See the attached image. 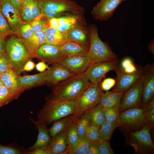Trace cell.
<instances>
[{
  "instance_id": "1",
  "label": "cell",
  "mask_w": 154,
  "mask_h": 154,
  "mask_svg": "<svg viewBox=\"0 0 154 154\" xmlns=\"http://www.w3.org/2000/svg\"><path fill=\"white\" fill-rule=\"evenodd\" d=\"M92 84L84 72L77 74L55 85L50 97L54 99L74 101Z\"/></svg>"
},
{
  "instance_id": "2",
  "label": "cell",
  "mask_w": 154,
  "mask_h": 154,
  "mask_svg": "<svg viewBox=\"0 0 154 154\" xmlns=\"http://www.w3.org/2000/svg\"><path fill=\"white\" fill-rule=\"evenodd\" d=\"M74 101H67L47 97L46 103L37 114V121L47 125L73 114Z\"/></svg>"
},
{
  "instance_id": "3",
  "label": "cell",
  "mask_w": 154,
  "mask_h": 154,
  "mask_svg": "<svg viewBox=\"0 0 154 154\" xmlns=\"http://www.w3.org/2000/svg\"><path fill=\"white\" fill-rule=\"evenodd\" d=\"M90 44L88 54L92 63L110 62L118 60L116 55L107 43L100 38L97 27L91 25L89 29Z\"/></svg>"
},
{
  "instance_id": "4",
  "label": "cell",
  "mask_w": 154,
  "mask_h": 154,
  "mask_svg": "<svg viewBox=\"0 0 154 154\" xmlns=\"http://www.w3.org/2000/svg\"><path fill=\"white\" fill-rule=\"evenodd\" d=\"M5 50L11 69L19 75L25 64L32 58L26 48L18 38L12 36L5 42Z\"/></svg>"
},
{
  "instance_id": "5",
  "label": "cell",
  "mask_w": 154,
  "mask_h": 154,
  "mask_svg": "<svg viewBox=\"0 0 154 154\" xmlns=\"http://www.w3.org/2000/svg\"><path fill=\"white\" fill-rule=\"evenodd\" d=\"M44 17H54L64 12H82L84 9L72 0H36Z\"/></svg>"
},
{
  "instance_id": "6",
  "label": "cell",
  "mask_w": 154,
  "mask_h": 154,
  "mask_svg": "<svg viewBox=\"0 0 154 154\" xmlns=\"http://www.w3.org/2000/svg\"><path fill=\"white\" fill-rule=\"evenodd\" d=\"M100 84H92L83 91L74 101L73 114L80 117L85 112L100 104L102 92Z\"/></svg>"
},
{
  "instance_id": "7",
  "label": "cell",
  "mask_w": 154,
  "mask_h": 154,
  "mask_svg": "<svg viewBox=\"0 0 154 154\" xmlns=\"http://www.w3.org/2000/svg\"><path fill=\"white\" fill-rule=\"evenodd\" d=\"M130 144L137 153H148L153 151L154 145L150 132V127L144 126L140 130L130 132L129 134Z\"/></svg>"
},
{
  "instance_id": "8",
  "label": "cell",
  "mask_w": 154,
  "mask_h": 154,
  "mask_svg": "<svg viewBox=\"0 0 154 154\" xmlns=\"http://www.w3.org/2000/svg\"><path fill=\"white\" fill-rule=\"evenodd\" d=\"M143 78V72L138 81L126 91L119 106V110L120 111H123L129 108L139 107L141 104Z\"/></svg>"
},
{
  "instance_id": "9",
  "label": "cell",
  "mask_w": 154,
  "mask_h": 154,
  "mask_svg": "<svg viewBox=\"0 0 154 154\" xmlns=\"http://www.w3.org/2000/svg\"><path fill=\"white\" fill-rule=\"evenodd\" d=\"M118 60L92 63L84 72L92 84H100L102 78L109 71L115 70L118 66Z\"/></svg>"
},
{
  "instance_id": "10",
  "label": "cell",
  "mask_w": 154,
  "mask_h": 154,
  "mask_svg": "<svg viewBox=\"0 0 154 154\" xmlns=\"http://www.w3.org/2000/svg\"><path fill=\"white\" fill-rule=\"evenodd\" d=\"M145 122L144 110L139 107L126 110L119 114L117 123L119 125L135 127Z\"/></svg>"
},
{
  "instance_id": "11",
  "label": "cell",
  "mask_w": 154,
  "mask_h": 154,
  "mask_svg": "<svg viewBox=\"0 0 154 154\" xmlns=\"http://www.w3.org/2000/svg\"><path fill=\"white\" fill-rule=\"evenodd\" d=\"M115 71L117 74V80L113 92H125L133 86L139 80L143 74V68L138 69L132 73L125 72L118 66Z\"/></svg>"
},
{
  "instance_id": "12",
  "label": "cell",
  "mask_w": 154,
  "mask_h": 154,
  "mask_svg": "<svg viewBox=\"0 0 154 154\" xmlns=\"http://www.w3.org/2000/svg\"><path fill=\"white\" fill-rule=\"evenodd\" d=\"M126 0H100L91 12L94 17L100 21H107L119 6Z\"/></svg>"
},
{
  "instance_id": "13",
  "label": "cell",
  "mask_w": 154,
  "mask_h": 154,
  "mask_svg": "<svg viewBox=\"0 0 154 154\" xmlns=\"http://www.w3.org/2000/svg\"><path fill=\"white\" fill-rule=\"evenodd\" d=\"M144 78L141 104L145 106L154 98V64H147L143 68Z\"/></svg>"
},
{
  "instance_id": "14",
  "label": "cell",
  "mask_w": 154,
  "mask_h": 154,
  "mask_svg": "<svg viewBox=\"0 0 154 154\" xmlns=\"http://www.w3.org/2000/svg\"><path fill=\"white\" fill-rule=\"evenodd\" d=\"M60 63L77 74L84 72L92 61L87 54L66 57Z\"/></svg>"
},
{
  "instance_id": "15",
  "label": "cell",
  "mask_w": 154,
  "mask_h": 154,
  "mask_svg": "<svg viewBox=\"0 0 154 154\" xmlns=\"http://www.w3.org/2000/svg\"><path fill=\"white\" fill-rule=\"evenodd\" d=\"M76 75L60 63L54 64L47 70L46 83L55 86L61 82Z\"/></svg>"
},
{
  "instance_id": "16",
  "label": "cell",
  "mask_w": 154,
  "mask_h": 154,
  "mask_svg": "<svg viewBox=\"0 0 154 154\" xmlns=\"http://www.w3.org/2000/svg\"><path fill=\"white\" fill-rule=\"evenodd\" d=\"M59 47L44 43L37 50L35 57L52 64L60 63L65 57L60 52Z\"/></svg>"
},
{
  "instance_id": "17",
  "label": "cell",
  "mask_w": 154,
  "mask_h": 154,
  "mask_svg": "<svg viewBox=\"0 0 154 154\" xmlns=\"http://www.w3.org/2000/svg\"><path fill=\"white\" fill-rule=\"evenodd\" d=\"M1 3V12L15 34L24 22L9 0H4Z\"/></svg>"
},
{
  "instance_id": "18",
  "label": "cell",
  "mask_w": 154,
  "mask_h": 154,
  "mask_svg": "<svg viewBox=\"0 0 154 154\" xmlns=\"http://www.w3.org/2000/svg\"><path fill=\"white\" fill-rule=\"evenodd\" d=\"M19 75L11 69L0 76V80L3 86L9 90L15 100L18 98L25 90L19 82Z\"/></svg>"
},
{
  "instance_id": "19",
  "label": "cell",
  "mask_w": 154,
  "mask_h": 154,
  "mask_svg": "<svg viewBox=\"0 0 154 154\" xmlns=\"http://www.w3.org/2000/svg\"><path fill=\"white\" fill-rule=\"evenodd\" d=\"M45 29L35 32L30 38L24 39L18 38L24 44L31 58L35 57L36 52L38 48L45 43Z\"/></svg>"
},
{
  "instance_id": "20",
  "label": "cell",
  "mask_w": 154,
  "mask_h": 154,
  "mask_svg": "<svg viewBox=\"0 0 154 154\" xmlns=\"http://www.w3.org/2000/svg\"><path fill=\"white\" fill-rule=\"evenodd\" d=\"M89 45L67 41L59 47L60 53L65 57L87 54Z\"/></svg>"
},
{
  "instance_id": "21",
  "label": "cell",
  "mask_w": 154,
  "mask_h": 154,
  "mask_svg": "<svg viewBox=\"0 0 154 154\" xmlns=\"http://www.w3.org/2000/svg\"><path fill=\"white\" fill-rule=\"evenodd\" d=\"M67 132H63L51 137L47 146L51 154H68L69 147L67 141Z\"/></svg>"
},
{
  "instance_id": "22",
  "label": "cell",
  "mask_w": 154,
  "mask_h": 154,
  "mask_svg": "<svg viewBox=\"0 0 154 154\" xmlns=\"http://www.w3.org/2000/svg\"><path fill=\"white\" fill-rule=\"evenodd\" d=\"M31 121L34 125L35 129L38 131L37 138L35 143L27 149V151H31L36 148L47 145L50 142L51 137L49 135L47 125L41 123L29 118Z\"/></svg>"
},
{
  "instance_id": "23",
  "label": "cell",
  "mask_w": 154,
  "mask_h": 154,
  "mask_svg": "<svg viewBox=\"0 0 154 154\" xmlns=\"http://www.w3.org/2000/svg\"><path fill=\"white\" fill-rule=\"evenodd\" d=\"M78 117L72 114L54 122L48 129L50 137H52L58 134L68 131L70 127L76 121Z\"/></svg>"
},
{
  "instance_id": "24",
  "label": "cell",
  "mask_w": 154,
  "mask_h": 154,
  "mask_svg": "<svg viewBox=\"0 0 154 154\" xmlns=\"http://www.w3.org/2000/svg\"><path fill=\"white\" fill-rule=\"evenodd\" d=\"M47 70L36 74L25 75L18 77V81L21 86L25 90L46 83L45 76Z\"/></svg>"
},
{
  "instance_id": "25",
  "label": "cell",
  "mask_w": 154,
  "mask_h": 154,
  "mask_svg": "<svg viewBox=\"0 0 154 154\" xmlns=\"http://www.w3.org/2000/svg\"><path fill=\"white\" fill-rule=\"evenodd\" d=\"M45 32V44L59 47L67 41L65 35L55 28L46 27Z\"/></svg>"
},
{
  "instance_id": "26",
  "label": "cell",
  "mask_w": 154,
  "mask_h": 154,
  "mask_svg": "<svg viewBox=\"0 0 154 154\" xmlns=\"http://www.w3.org/2000/svg\"><path fill=\"white\" fill-rule=\"evenodd\" d=\"M104 110V108L99 104L84 114L88 118L90 123L100 126L105 120Z\"/></svg>"
},
{
  "instance_id": "27",
  "label": "cell",
  "mask_w": 154,
  "mask_h": 154,
  "mask_svg": "<svg viewBox=\"0 0 154 154\" xmlns=\"http://www.w3.org/2000/svg\"><path fill=\"white\" fill-rule=\"evenodd\" d=\"M65 35L67 41L88 44L87 42V36L86 32L76 25L71 28Z\"/></svg>"
},
{
  "instance_id": "28",
  "label": "cell",
  "mask_w": 154,
  "mask_h": 154,
  "mask_svg": "<svg viewBox=\"0 0 154 154\" xmlns=\"http://www.w3.org/2000/svg\"><path fill=\"white\" fill-rule=\"evenodd\" d=\"M90 142L85 137H79L76 143L69 147L68 154H86Z\"/></svg>"
},
{
  "instance_id": "29",
  "label": "cell",
  "mask_w": 154,
  "mask_h": 154,
  "mask_svg": "<svg viewBox=\"0 0 154 154\" xmlns=\"http://www.w3.org/2000/svg\"><path fill=\"white\" fill-rule=\"evenodd\" d=\"M58 26L56 29L65 35L72 27L76 25L77 19L74 16H66L57 18Z\"/></svg>"
},
{
  "instance_id": "30",
  "label": "cell",
  "mask_w": 154,
  "mask_h": 154,
  "mask_svg": "<svg viewBox=\"0 0 154 154\" xmlns=\"http://www.w3.org/2000/svg\"><path fill=\"white\" fill-rule=\"evenodd\" d=\"M117 126V122L110 123L105 120L100 125L99 129L100 139L109 140L114 129Z\"/></svg>"
},
{
  "instance_id": "31",
  "label": "cell",
  "mask_w": 154,
  "mask_h": 154,
  "mask_svg": "<svg viewBox=\"0 0 154 154\" xmlns=\"http://www.w3.org/2000/svg\"><path fill=\"white\" fill-rule=\"evenodd\" d=\"M20 14L23 22L30 23L33 21L31 0H23L21 5Z\"/></svg>"
},
{
  "instance_id": "32",
  "label": "cell",
  "mask_w": 154,
  "mask_h": 154,
  "mask_svg": "<svg viewBox=\"0 0 154 154\" xmlns=\"http://www.w3.org/2000/svg\"><path fill=\"white\" fill-rule=\"evenodd\" d=\"M100 126L91 123L88 126L85 136L90 143L98 142L100 140L99 135Z\"/></svg>"
},
{
  "instance_id": "33",
  "label": "cell",
  "mask_w": 154,
  "mask_h": 154,
  "mask_svg": "<svg viewBox=\"0 0 154 154\" xmlns=\"http://www.w3.org/2000/svg\"><path fill=\"white\" fill-rule=\"evenodd\" d=\"M119 110V106H117L104 109L105 120L110 123L117 122Z\"/></svg>"
},
{
  "instance_id": "34",
  "label": "cell",
  "mask_w": 154,
  "mask_h": 154,
  "mask_svg": "<svg viewBox=\"0 0 154 154\" xmlns=\"http://www.w3.org/2000/svg\"><path fill=\"white\" fill-rule=\"evenodd\" d=\"M34 33L32 30L30 23L24 22L15 34L19 38L26 39L31 37Z\"/></svg>"
},
{
  "instance_id": "35",
  "label": "cell",
  "mask_w": 154,
  "mask_h": 154,
  "mask_svg": "<svg viewBox=\"0 0 154 154\" xmlns=\"http://www.w3.org/2000/svg\"><path fill=\"white\" fill-rule=\"evenodd\" d=\"M90 124L89 119L84 114L78 117L76 123L77 132L79 137H84L88 125Z\"/></svg>"
},
{
  "instance_id": "36",
  "label": "cell",
  "mask_w": 154,
  "mask_h": 154,
  "mask_svg": "<svg viewBox=\"0 0 154 154\" xmlns=\"http://www.w3.org/2000/svg\"><path fill=\"white\" fill-rule=\"evenodd\" d=\"M78 117L76 121L69 128L67 132V141L69 147L75 144L79 137L76 127L77 121Z\"/></svg>"
},
{
  "instance_id": "37",
  "label": "cell",
  "mask_w": 154,
  "mask_h": 154,
  "mask_svg": "<svg viewBox=\"0 0 154 154\" xmlns=\"http://www.w3.org/2000/svg\"><path fill=\"white\" fill-rule=\"evenodd\" d=\"M13 33H14L0 11V37L5 39L7 36Z\"/></svg>"
},
{
  "instance_id": "38",
  "label": "cell",
  "mask_w": 154,
  "mask_h": 154,
  "mask_svg": "<svg viewBox=\"0 0 154 154\" xmlns=\"http://www.w3.org/2000/svg\"><path fill=\"white\" fill-rule=\"evenodd\" d=\"M15 100L9 90L3 85L0 87V108Z\"/></svg>"
},
{
  "instance_id": "39",
  "label": "cell",
  "mask_w": 154,
  "mask_h": 154,
  "mask_svg": "<svg viewBox=\"0 0 154 154\" xmlns=\"http://www.w3.org/2000/svg\"><path fill=\"white\" fill-rule=\"evenodd\" d=\"M143 109L145 122L153 124L154 122V98L144 106Z\"/></svg>"
},
{
  "instance_id": "40",
  "label": "cell",
  "mask_w": 154,
  "mask_h": 154,
  "mask_svg": "<svg viewBox=\"0 0 154 154\" xmlns=\"http://www.w3.org/2000/svg\"><path fill=\"white\" fill-rule=\"evenodd\" d=\"M11 69L9 60L5 50L0 52V75Z\"/></svg>"
},
{
  "instance_id": "41",
  "label": "cell",
  "mask_w": 154,
  "mask_h": 154,
  "mask_svg": "<svg viewBox=\"0 0 154 154\" xmlns=\"http://www.w3.org/2000/svg\"><path fill=\"white\" fill-rule=\"evenodd\" d=\"M32 16L33 21L44 17L36 0H31Z\"/></svg>"
},
{
  "instance_id": "42",
  "label": "cell",
  "mask_w": 154,
  "mask_h": 154,
  "mask_svg": "<svg viewBox=\"0 0 154 154\" xmlns=\"http://www.w3.org/2000/svg\"><path fill=\"white\" fill-rule=\"evenodd\" d=\"M98 145L99 154H114L107 140L100 139Z\"/></svg>"
},
{
  "instance_id": "43",
  "label": "cell",
  "mask_w": 154,
  "mask_h": 154,
  "mask_svg": "<svg viewBox=\"0 0 154 154\" xmlns=\"http://www.w3.org/2000/svg\"><path fill=\"white\" fill-rule=\"evenodd\" d=\"M30 23L32 30L34 33L47 27V23L42 20V18L33 20Z\"/></svg>"
},
{
  "instance_id": "44",
  "label": "cell",
  "mask_w": 154,
  "mask_h": 154,
  "mask_svg": "<svg viewBox=\"0 0 154 154\" xmlns=\"http://www.w3.org/2000/svg\"><path fill=\"white\" fill-rule=\"evenodd\" d=\"M125 92H113L106 91L105 94L117 106H119Z\"/></svg>"
},
{
  "instance_id": "45",
  "label": "cell",
  "mask_w": 154,
  "mask_h": 154,
  "mask_svg": "<svg viewBox=\"0 0 154 154\" xmlns=\"http://www.w3.org/2000/svg\"><path fill=\"white\" fill-rule=\"evenodd\" d=\"M100 104L104 109L117 106L116 104L105 94V93L102 92L101 94Z\"/></svg>"
},
{
  "instance_id": "46",
  "label": "cell",
  "mask_w": 154,
  "mask_h": 154,
  "mask_svg": "<svg viewBox=\"0 0 154 154\" xmlns=\"http://www.w3.org/2000/svg\"><path fill=\"white\" fill-rule=\"evenodd\" d=\"M21 151L18 149L0 144V154H21Z\"/></svg>"
},
{
  "instance_id": "47",
  "label": "cell",
  "mask_w": 154,
  "mask_h": 154,
  "mask_svg": "<svg viewBox=\"0 0 154 154\" xmlns=\"http://www.w3.org/2000/svg\"><path fill=\"white\" fill-rule=\"evenodd\" d=\"M116 80L112 78H108L105 79L100 85L102 90L108 91L116 84Z\"/></svg>"
},
{
  "instance_id": "48",
  "label": "cell",
  "mask_w": 154,
  "mask_h": 154,
  "mask_svg": "<svg viewBox=\"0 0 154 154\" xmlns=\"http://www.w3.org/2000/svg\"><path fill=\"white\" fill-rule=\"evenodd\" d=\"M23 154H51L47 145L36 148L31 151H22Z\"/></svg>"
},
{
  "instance_id": "49",
  "label": "cell",
  "mask_w": 154,
  "mask_h": 154,
  "mask_svg": "<svg viewBox=\"0 0 154 154\" xmlns=\"http://www.w3.org/2000/svg\"><path fill=\"white\" fill-rule=\"evenodd\" d=\"M99 141L90 143L89 149L86 154H99L98 145Z\"/></svg>"
},
{
  "instance_id": "50",
  "label": "cell",
  "mask_w": 154,
  "mask_h": 154,
  "mask_svg": "<svg viewBox=\"0 0 154 154\" xmlns=\"http://www.w3.org/2000/svg\"><path fill=\"white\" fill-rule=\"evenodd\" d=\"M35 67V63L31 60L27 61L23 66L21 72L23 71H29L33 70Z\"/></svg>"
},
{
  "instance_id": "51",
  "label": "cell",
  "mask_w": 154,
  "mask_h": 154,
  "mask_svg": "<svg viewBox=\"0 0 154 154\" xmlns=\"http://www.w3.org/2000/svg\"><path fill=\"white\" fill-rule=\"evenodd\" d=\"M37 70L40 72H43L48 68V65L46 64L45 62L42 61L37 63L35 65Z\"/></svg>"
},
{
  "instance_id": "52",
  "label": "cell",
  "mask_w": 154,
  "mask_h": 154,
  "mask_svg": "<svg viewBox=\"0 0 154 154\" xmlns=\"http://www.w3.org/2000/svg\"><path fill=\"white\" fill-rule=\"evenodd\" d=\"M133 63L132 59L129 57H126L124 58L121 61L120 67L123 70L131 64Z\"/></svg>"
},
{
  "instance_id": "53",
  "label": "cell",
  "mask_w": 154,
  "mask_h": 154,
  "mask_svg": "<svg viewBox=\"0 0 154 154\" xmlns=\"http://www.w3.org/2000/svg\"><path fill=\"white\" fill-rule=\"evenodd\" d=\"M137 70L138 68L133 63L123 70L126 73H132L136 72L137 71Z\"/></svg>"
},
{
  "instance_id": "54",
  "label": "cell",
  "mask_w": 154,
  "mask_h": 154,
  "mask_svg": "<svg viewBox=\"0 0 154 154\" xmlns=\"http://www.w3.org/2000/svg\"><path fill=\"white\" fill-rule=\"evenodd\" d=\"M5 39L0 37V52L5 51Z\"/></svg>"
},
{
  "instance_id": "55",
  "label": "cell",
  "mask_w": 154,
  "mask_h": 154,
  "mask_svg": "<svg viewBox=\"0 0 154 154\" xmlns=\"http://www.w3.org/2000/svg\"><path fill=\"white\" fill-rule=\"evenodd\" d=\"M154 41L152 40L148 46V49L153 54H154Z\"/></svg>"
},
{
  "instance_id": "56",
  "label": "cell",
  "mask_w": 154,
  "mask_h": 154,
  "mask_svg": "<svg viewBox=\"0 0 154 154\" xmlns=\"http://www.w3.org/2000/svg\"><path fill=\"white\" fill-rule=\"evenodd\" d=\"M23 0H10L11 2L15 3L18 6H21Z\"/></svg>"
},
{
  "instance_id": "57",
  "label": "cell",
  "mask_w": 154,
  "mask_h": 154,
  "mask_svg": "<svg viewBox=\"0 0 154 154\" xmlns=\"http://www.w3.org/2000/svg\"><path fill=\"white\" fill-rule=\"evenodd\" d=\"M3 85V84L1 81L0 80V87L2 86Z\"/></svg>"
},
{
  "instance_id": "58",
  "label": "cell",
  "mask_w": 154,
  "mask_h": 154,
  "mask_svg": "<svg viewBox=\"0 0 154 154\" xmlns=\"http://www.w3.org/2000/svg\"><path fill=\"white\" fill-rule=\"evenodd\" d=\"M0 11H1V3L0 1Z\"/></svg>"
},
{
  "instance_id": "59",
  "label": "cell",
  "mask_w": 154,
  "mask_h": 154,
  "mask_svg": "<svg viewBox=\"0 0 154 154\" xmlns=\"http://www.w3.org/2000/svg\"><path fill=\"white\" fill-rule=\"evenodd\" d=\"M4 0H0V2L4 1Z\"/></svg>"
},
{
  "instance_id": "60",
  "label": "cell",
  "mask_w": 154,
  "mask_h": 154,
  "mask_svg": "<svg viewBox=\"0 0 154 154\" xmlns=\"http://www.w3.org/2000/svg\"></svg>"
}]
</instances>
